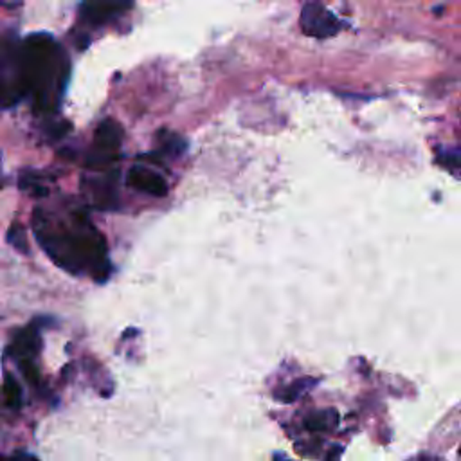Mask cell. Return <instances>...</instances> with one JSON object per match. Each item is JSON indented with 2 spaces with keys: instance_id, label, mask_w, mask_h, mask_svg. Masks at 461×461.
I'll return each mask as SVG.
<instances>
[{
  "instance_id": "6da1fadb",
  "label": "cell",
  "mask_w": 461,
  "mask_h": 461,
  "mask_svg": "<svg viewBox=\"0 0 461 461\" xmlns=\"http://www.w3.org/2000/svg\"><path fill=\"white\" fill-rule=\"evenodd\" d=\"M301 27L304 35L312 38H330L337 35L341 22L332 11H328L319 0H308L301 11Z\"/></svg>"
},
{
  "instance_id": "7a4b0ae2",
  "label": "cell",
  "mask_w": 461,
  "mask_h": 461,
  "mask_svg": "<svg viewBox=\"0 0 461 461\" xmlns=\"http://www.w3.org/2000/svg\"><path fill=\"white\" fill-rule=\"evenodd\" d=\"M128 186L141 193H147L152 196H166L168 193V184L159 173L152 171L142 166H134L128 173Z\"/></svg>"
},
{
  "instance_id": "3957f363",
  "label": "cell",
  "mask_w": 461,
  "mask_h": 461,
  "mask_svg": "<svg viewBox=\"0 0 461 461\" xmlns=\"http://www.w3.org/2000/svg\"><path fill=\"white\" fill-rule=\"evenodd\" d=\"M337 422H339V416L337 413H335V409H324V411H319L315 413V415L308 416L304 425H307V429L310 430H330L332 427L337 425Z\"/></svg>"
},
{
  "instance_id": "277c9868",
  "label": "cell",
  "mask_w": 461,
  "mask_h": 461,
  "mask_svg": "<svg viewBox=\"0 0 461 461\" xmlns=\"http://www.w3.org/2000/svg\"><path fill=\"white\" fill-rule=\"evenodd\" d=\"M100 135H101V142H103V147L107 148H117L121 142V130L117 124L114 123H105L103 127L100 128Z\"/></svg>"
},
{
  "instance_id": "5b68a950",
  "label": "cell",
  "mask_w": 461,
  "mask_h": 461,
  "mask_svg": "<svg viewBox=\"0 0 461 461\" xmlns=\"http://www.w3.org/2000/svg\"><path fill=\"white\" fill-rule=\"evenodd\" d=\"M314 384H315L314 378H307V381H296L292 386H288L283 393H280V396H277V398L283 400V402H294V400H296L301 393H304L308 388H312Z\"/></svg>"
},
{
  "instance_id": "8992f818",
  "label": "cell",
  "mask_w": 461,
  "mask_h": 461,
  "mask_svg": "<svg viewBox=\"0 0 461 461\" xmlns=\"http://www.w3.org/2000/svg\"><path fill=\"white\" fill-rule=\"evenodd\" d=\"M274 461H290V460H285L281 454H276V456H274Z\"/></svg>"
}]
</instances>
